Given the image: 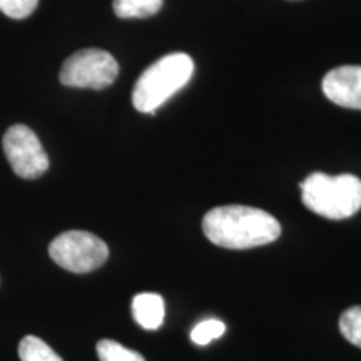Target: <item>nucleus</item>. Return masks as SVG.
Wrapping results in <instances>:
<instances>
[{"label": "nucleus", "mask_w": 361, "mask_h": 361, "mask_svg": "<svg viewBox=\"0 0 361 361\" xmlns=\"http://www.w3.org/2000/svg\"><path fill=\"white\" fill-rule=\"evenodd\" d=\"M202 233L211 243L226 250H251L276 241L279 221L258 207L231 204L207 211Z\"/></svg>", "instance_id": "obj_1"}, {"label": "nucleus", "mask_w": 361, "mask_h": 361, "mask_svg": "<svg viewBox=\"0 0 361 361\" xmlns=\"http://www.w3.org/2000/svg\"><path fill=\"white\" fill-rule=\"evenodd\" d=\"M194 61L184 52L161 57L142 72L134 85L133 104L139 112L154 114L176 92L191 80Z\"/></svg>", "instance_id": "obj_2"}, {"label": "nucleus", "mask_w": 361, "mask_h": 361, "mask_svg": "<svg viewBox=\"0 0 361 361\" xmlns=\"http://www.w3.org/2000/svg\"><path fill=\"white\" fill-rule=\"evenodd\" d=\"M300 188L303 204L326 219H346L361 209V179L353 174L313 173Z\"/></svg>", "instance_id": "obj_3"}, {"label": "nucleus", "mask_w": 361, "mask_h": 361, "mask_svg": "<svg viewBox=\"0 0 361 361\" xmlns=\"http://www.w3.org/2000/svg\"><path fill=\"white\" fill-rule=\"evenodd\" d=\"M49 255L71 273H90L109 258V247L101 238L87 231H66L49 246Z\"/></svg>", "instance_id": "obj_4"}, {"label": "nucleus", "mask_w": 361, "mask_h": 361, "mask_svg": "<svg viewBox=\"0 0 361 361\" xmlns=\"http://www.w3.org/2000/svg\"><path fill=\"white\" fill-rule=\"evenodd\" d=\"M119 64L109 52L101 49H82L67 59L59 79L67 87L102 90L114 82Z\"/></svg>", "instance_id": "obj_5"}, {"label": "nucleus", "mask_w": 361, "mask_h": 361, "mask_svg": "<svg viewBox=\"0 0 361 361\" xmlns=\"http://www.w3.org/2000/svg\"><path fill=\"white\" fill-rule=\"evenodd\" d=\"M4 152L13 173L24 179H37L49 169V157L30 128L16 124L4 135Z\"/></svg>", "instance_id": "obj_6"}, {"label": "nucleus", "mask_w": 361, "mask_h": 361, "mask_svg": "<svg viewBox=\"0 0 361 361\" xmlns=\"http://www.w3.org/2000/svg\"><path fill=\"white\" fill-rule=\"evenodd\" d=\"M323 92L336 106L361 111V66L329 71L323 79Z\"/></svg>", "instance_id": "obj_7"}, {"label": "nucleus", "mask_w": 361, "mask_h": 361, "mask_svg": "<svg viewBox=\"0 0 361 361\" xmlns=\"http://www.w3.org/2000/svg\"><path fill=\"white\" fill-rule=\"evenodd\" d=\"M133 316L144 329H159L166 316L164 300L157 293H139L133 300Z\"/></svg>", "instance_id": "obj_8"}, {"label": "nucleus", "mask_w": 361, "mask_h": 361, "mask_svg": "<svg viewBox=\"0 0 361 361\" xmlns=\"http://www.w3.org/2000/svg\"><path fill=\"white\" fill-rule=\"evenodd\" d=\"M164 0H114L112 8L121 19H146L156 16Z\"/></svg>", "instance_id": "obj_9"}, {"label": "nucleus", "mask_w": 361, "mask_h": 361, "mask_svg": "<svg viewBox=\"0 0 361 361\" xmlns=\"http://www.w3.org/2000/svg\"><path fill=\"white\" fill-rule=\"evenodd\" d=\"M19 356L22 361H62L47 343L32 335H27L20 341Z\"/></svg>", "instance_id": "obj_10"}, {"label": "nucleus", "mask_w": 361, "mask_h": 361, "mask_svg": "<svg viewBox=\"0 0 361 361\" xmlns=\"http://www.w3.org/2000/svg\"><path fill=\"white\" fill-rule=\"evenodd\" d=\"M97 356L101 361H146L137 351H133L121 343L102 340L97 343Z\"/></svg>", "instance_id": "obj_11"}, {"label": "nucleus", "mask_w": 361, "mask_h": 361, "mask_svg": "<svg viewBox=\"0 0 361 361\" xmlns=\"http://www.w3.org/2000/svg\"><path fill=\"white\" fill-rule=\"evenodd\" d=\"M226 324L221 322V319L211 318L204 319V322L197 323L196 326L192 328L191 331V341L197 346H206L209 345L211 341L218 340L224 335Z\"/></svg>", "instance_id": "obj_12"}, {"label": "nucleus", "mask_w": 361, "mask_h": 361, "mask_svg": "<svg viewBox=\"0 0 361 361\" xmlns=\"http://www.w3.org/2000/svg\"><path fill=\"white\" fill-rule=\"evenodd\" d=\"M340 331L351 345L361 348V306H351L341 314Z\"/></svg>", "instance_id": "obj_13"}, {"label": "nucleus", "mask_w": 361, "mask_h": 361, "mask_svg": "<svg viewBox=\"0 0 361 361\" xmlns=\"http://www.w3.org/2000/svg\"><path fill=\"white\" fill-rule=\"evenodd\" d=\"M39 0H0V12L11 19H25L35 11Z\"/></svg>", "instance_id": "obj_14"}]
</instances>
